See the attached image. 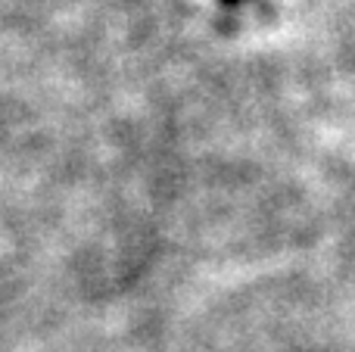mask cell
I'll list each match as a JSON object with an SVG mask.
<instances>
[{
    "mask_svg": "<svg viewBox=\"0 0 355 352\" xmlns=\"http://www.w3.org/2000/svg\"><path fill=\"white\" fill-rule=\"evenodd\" d=\"M227 3H237V0H227Z\"/></svg>",
    "mask_w": 355,
    "mask_h": 352,
    "instance_id": "obj_1",
    "label": "cell"
}]
</instances>
